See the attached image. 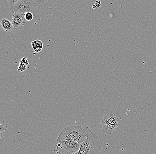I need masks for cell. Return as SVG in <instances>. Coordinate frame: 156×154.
Instances as JSON below:
<instances>
[{
	"label": "cell",
	"mask_w": 156,
	"mask_h": 154,
	"mask_svg": "<svg viewBox=\"0 0 156 154\" xmlns=\"http://www.w3.org/2000/svg\"><path fill=\"white\" fill-rule=\"evenodd\" d=\"M119 118L113 113L105 116L101 122L102 131L104 134L110 135L115 131L118 126Z\"/></svg>",
	"instance_id": "4"
},
{
	"label": "cell",
	"mask_w": 156,
	"mask_h": 154,
	"mask_svg": "<svg viewBox=\"0 0 156 154\" xmlns=\"http://www.w3.org/2000/svg\"><path fill=\"white\" fill-rule=\"evenodd\" d=\"M18 1H19V0H7L8 2L9 5L10 7L15 5Z\"/></svg>",
	"instance_id": "12"
},
{
	"label": "cell",
	"mask_w": 156,
	"mask_h": 154,
	"mask_svg": "<svg viewBox=\"0 0 156 154\" xmlns=\"http://www.w3.org/2000/svg\"><path fill=\"white\" fill-rule=\"evenodd\" d=\"M2 133H0V140H1V139H2Z\"/></svg>",
	"instance_id": "15"
},
{
	"label": "cell",
	"mask_w": 156,
	"mask_h": 154,
	"mask_svg": "<svg viewBox=\"0 0 156 154\" xmlns=\"http://www.w3.org/2000/svg\"><path fill=\"white\" fill-rule=\"evenodd\" d=\"M8 126L5 123H0V133L3 132L7 130Z\"/></svg>",
	"instance_id": "11"
},
{
	"label": "cell",
	"mask_w": 156,
	"mask_h": 154,
	"mask_svg": "<svg viewBox=\"0 0 156 154\" xmlns=\"http://www.w3.org/2000/svg\"><path fill=\"white\" fill-rule=\"evenodd\" d=\"M102 150L101 143L98 137L90 130L86 140L80 144V149L76 152L72 154H99ZM58 154H63L57 151Z\"/></svg>",
	"instance_id": "3"
},
{
	"label": "cell",
	"mask_w": 156,
	"mask_h": 154,
	"mask_svg": "<svg viewBox=\"0 0 156 154\" xmlns=\"http://www.w3.org/2000/svg\"><path fill=\"white\" fill-rule=\"evenodd\" d=\"M90 128L85 126H70L63 128L56 141L72 140L81 144L86 140Z\"/></svg>",
	"instance_id": "2"
},
{
	"label": "cell",
	"mask_w": 156,
	"mask_h": 154,
	"mask_svg": "<svg viewBox=\"0 0 156 154\" xmlns=\"http://www.w3.org/2000/svg\"><path fill=\"white\" fill-rule=\"evenodd\" d=\"M24 19L26 21H31L34 18V14L32 13L29 12L25 13L24 14Z\"/></svg>",
	"instance_id": "10"
},
{
	"label": "cell",
	"mask_w": 156,
	"mask_h": 154,
	"mask_svg": "<svg viewBox=\"0 0 156 154\" xmlns=\"http://www.w3.org/2000/svg\"><path fill=\"white\" fill-rule=\"evenodd\" d=\"M46 2L45 0H19L10 9L12 13H18L22 15L29 12L34 14L35 19L40 21V13Z\"/></svg>",
	"instance_id": "1"
},
{
	"label": "cell",
	"mask_w": 156,
	"mask_h": 154,
	"mask_svg": "<svg viewBox=\"0 0 156 154\" xmlns=\"http://www.w3.org/2000/svg\"><path fill=\"white\" fill-rule=\"evenodd\" d=\"M29 65V61L26 57L22 58L20 61L17 70L20 72H23L25 71L28 68Z\"/></svg>",
	"instance_id": "8"
},
{
	"label": "cell",
	"mask_w": 156,
	"mask_h": 154,
	"mask_svg": "<svg viewBox=\"0 0 156 154\" xmlns=\"http://www.w3.org/2000/svg\"><path fill=\"white\" fill-rule=\"evenodd\" d=\"M97 8H99L102 6V3H101V2L100 1H97L95 2V4Z\"/></svg>",
	"instance_id": "13"
},
{
	"label": "cell",
	"mask_w": 156,
	"mask_h": 154,
	"mask_svg": "<svg viewBox=\"0 0 156 154\" xmlns=\"http://www.w3.org/2000/svg\"><path fill=\"white\" fill-rule=\"evenodd\" d=\"M92 8L94 9H95L97 8V7L95 5H93Z\"/></svg>",
	"instance_id": "14"
},
{
	"label": "cell",
	"mask_w": 156,
	"mask_h": 154,
	"mask_svg": "<svg viewBox=\"0 0 156 154\" xmlns=\"http://www.w3.org/2000/svg\"><path fill=\"white\" fill-rule=\"evenodd\" d=\"M57 148H60L67 152L66 154H72L76 152L80 149V144L72 140H64L57 142Z\"/></svg>",
	"instance_id": "5"
},
{
	"label": "cell",
	"mask_w": 156,
	"mask_h": 154,
	"mask_svg": "<svg viewBox=\"0 0 156 154\" xmlns=\"http://www.w3.org/2000/svg\"><path fill=\"white\" fill-rule=\"evenodd\" d=\"M11 22L13 27L18 28L21 25H24L26 21L23 17V15L18 13H15L12 15Z\"/></svg>",
	"instance_id": "6"
},
{
	"label": "cell",
	"mask_w": 156,
	"mask_h": 154,
	"mask_svg": "<svg viewBox=\"0 0 156 154\" xmlns=\"http://www.w3.org/2000/svg\"><path fill=\"white\" fill-rule=\"evenodd\" d=\"M32 48L34 51L36 53H39L42 50L43 48V45L41 41L39 40H36L31 43Z\"/></svg>",
	"instance_id": "9"
},
{
	"label": "cell",
	"mask_w": 156,
	"mask_h": 154,
	"mask_svg": "<svg viewBox=\"0 0 156 154\" xmlns=\"http://www.w3.org/2000/svg\"><path fill=\"white\" fill-rule=\"evenodd\" d=\"M0 26L2 29L6 32H11L13 29V25L11 21L7 18H4L0 21Z\"/></svg>",
	"instance_id": "7"
},
{
	"label": "cell",
	"mask_w": 156,
	"mask_h": 154,
	"mask_svg": "<svg viewBox=\"0 0 156 154\" xmlns=\"http://www.w3.org/2000/svg\"><path fill=\"white\" fill-rule=\"evenodd\" d=\"M45 1L47 2V1H48V0H45Z\"/></svg>",
	"instance_id": "16"
}]
</instances>
